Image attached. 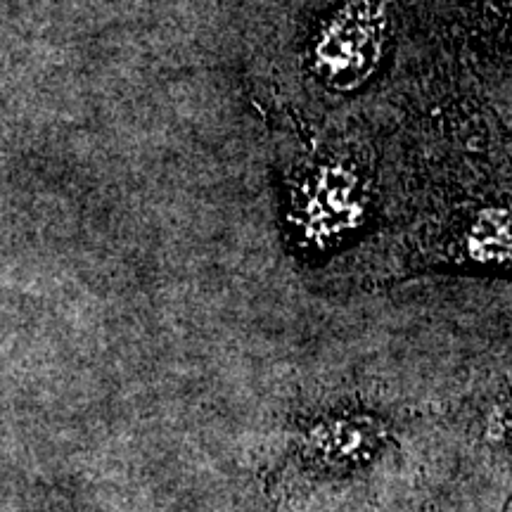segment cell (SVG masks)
Instances as JSON below:
<instances>
[{
    "label": "cell",
    "instance_id": "cell-1",
    "mask_svg": "<svg viewBox=\"0 0 512 512\" xmlns=\"http://www.w3.org/2000/svg\"><path fill=\"white\" fill-rule=\"evenodd\" d=\"M380 441V430L368 418H337L325 420L306 434V460L325 470L349 467L356 460L368 458Z\"/></svg>",
    "mask_w": 512,
    "mask_h": 512
}]
</instances>
